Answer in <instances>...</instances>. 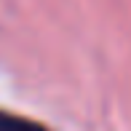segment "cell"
<instances>
[{"mask_svg": "<svg viewBox=\"0 0 131 131\" xmlns=\"http://www.w3.org/2000/svg\"><path fill=\"white\" fill-rule=\"evenodd\" d=\"M0 131H51L48 126L32 121L27 115H16V112L0 110Z\"/></svg>", "mask_w": 131, "mask_h": 131, "instance_id": "obj_1", "label": "cell"}]
</instances>
